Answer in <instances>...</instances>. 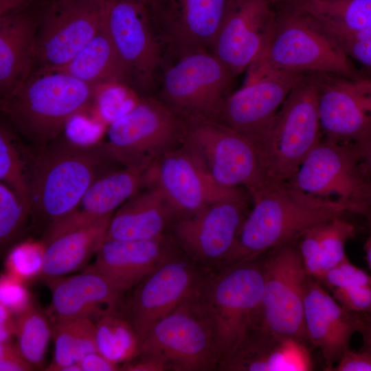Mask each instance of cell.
<instances>
[{"label": "cell", "mask_w": 371, "mask_h": 371, "mask_svg": "<svg viewBox=\"0 0 371 371\" xmlns=\"http://www.w3.org/2000/svg\"><path fill=\"white\" fill-rule=\"evenodd\" d=\"M251 209L223 267L255 260L296 242L311 227L351 212L349 205L306 193L287 181L267 180L249 194Z\"/></svg>", "instance_id": "1"}, {"label": "cell", "mask_w": 371, "mask_h": 371, "mask_svg": "<svg viewBox=\"0 0 371 371\" xmlns=\"http://www.w3.org/2000/svg\"><path fill=\"white\" fill-rule=\"evenodd\" d=\"M116 162L103 144L81 147L68 141L38 148L27 159L30 216L50 225L69 214L98 177Z\"/></svg>", "instance_id": "2"}, {"label": "cell", "mask_w": 371, "mask_h": 371, "mask_svg": "<svg viewBox=\"0 0 371 371\" xmlns=\"http://www.w3.org/2000/svg\"><path fill=\"white\" fill-rule=\"evenodd\" d=\"M271 1L273 30L262 51L247 69L246 78L271 71L331 74L354 81L368 78L313 18Z\"/></svg>", "instance_id": "3"}, {"label": "cell", "mask_w": 371, "mask_h": 371, "mask_svg": "<svg viewBox=\"0 0 371 371\" xmlns=\"http://www.w3.org/2000/svg\"><path fill=\"white\" fill-rule=\"evenodd\" d=\"M95 91L66 73L36 69L15 92L1 98V111L19 134L41 148L91 104Z\"/></svg>", "instance_id": "4"}, {"label": "cell", "mask_w": 371, "mask_h": 371, "mask_svg": "<svg viewBox=\"0 0 371 371\" xmlns=\"http://www.w3.org/2000/svg\"><path fill=\"white\" fill-rule=\"evenodd\" d=\"M264 273L258 258L212 270L198 294L212 324L221 368L260 324Z\"/></svg>", "instance_id": "5"}, {"label": "cell", "mask_w": 371, "mask_h": 371, "mask_svg": "<svg viewBox=\"0 0 371 371\" xmlns=\"http://www.w3.org/2000/svg\"><path fill=\"white\" fill-rule=\"evenodd\" d=\"M319 74H307L280 106L258 150L267 179L287 181L322 140Z\"/></svg>", "instance_id": "6"}, {"label": "cell", "mask_w": 371, "mask_h": 371, "mask_svg": "<svg viewBox=\"0 0 371 371\" xmlns=\"http://www.w3.org/2000/svg\"><path fill=\"white\" fill-rule=\"evenodd\" d=\"M186 126L155 96L146 95L109 124L103 144L124 168L146 172L183 143Z\"/></svg>", "instance_id": "7"}, {"label": "cell", "mask_w": 371, "mask_h": 371, "mask_svg": "<svg viewBox=\"0 0 371 371\" xmlns=\"http://www.w3.org/2000/svg\"><path fill=\"white\" fill-rule=\"evenodd\" d=\"M164 66L155 97L185 122L220 120L235 76L210 51Z\"/></svg>", "instance_id": "8"}, {"label": "cell", "mask_w": 371, "mask_h": 371, "mask_svg": "<svg viewBox=\"0 0 371 371\" xmlns=\"http://www.w3.org/2000/svg\"><path fill=\"white\" fill-rule=\"evenodd\" d=\"M198 290L150 328L139 344L138 355L159 359L170 370L218 368L212 324Z\"/></svg>", "instance_id": "9"}, {"label": "cell", "mask_w": 371, "mask_h": 371, "mask_svg": "<svg viewBox=\"0 0 371 371\" xmlns=\"http://www.w3.org/2000/svg\"><path fill=\"white\" fill-rule=\"evenodd\" d=\"M264 273L260 328L275 337L308 341L304 326V297L310 276L297 241L282 245L261 260Z\"/></svg>", "instance_id": "10"}, {"label": "cell", "mask_w": 371, "mask_h": 371, "mask_svg": "<svg viewBox=\"0 0 371 371\" xmlns=\"http://www.w3.org/2000/svg\"><path fill=\"white\" fill-rule=\"evenodd\" d=\"M104 24L125 65L130 86L150 95L166 54L148 7L137 0H106Z\"/></svg>", "instance_id": "11"}, {"label": "cell", "mask_w": 371, "mask_h": 371, "mask_svg": "<svg viewBox=\"0 0 371 371\" xmlns=\"http://www.w3.org/2000/svg\"><path fill=\"white\" fill-rule=\"evenodd\" d=\"M186 124L183 142L218 184L243 188L250 194L268 180L256 146L245 136L219 120Z\"/></svg>", "instance_id": "12"}, {"label": "cell", "mask_w": 371, "mask_h": 371, "mask_svg": "<svg viewBox=\"0 0 371 371\" xmlns=\"http://www.w3.org/2000/svg\"><path fill=\"white\" fill-rule=\"evenodd\" d=\"M248 192L210 204L175 221L171 237L187 256L204 268L221 269L232 251L249 210Z\"/></svg>", "instance_id": "13"}, {"label": "cell", "mask_w": 371, "mask_h": 371, "mask_svg": "<svg viewBox=\"0 0 371 371\" xmlns=\"http://www.w3.org/2000/svg\"><path fill=\"white\" fill-rule=\"evenodd\" d=\"M106 0H43L36 36V69L66 65L98 34Z\"/></svg>", "instance_id": "14"}, {"label": "cell", "mask_w": 371, "mask_h": 371, "mask_svg": "<svg viewBox=\"0 0 371 371\" xmlns=\"http://www.w3.org/2000/svg\"><path fill=\"white\" fill-rule=\"evenodd\" d=\"M211 271L176 251L137 284L128 320L140 343L157 322L196 291Z\"/></svg>", "instance_id": "15"}, {"label": "cell", "mask_w": 371, "mask_h": 371, "mask_svg": "<svg viewBox=\"0 0 371 371\" xmlns=\"http://www.w3.org/2000/svg\"><path fill=\"white\" fill-rule=\"evenodd\" d=\"M148 175L149 186H157L162 192L175 221L245 189L218 184L200 157L183 142L163 155L149 169Z\"/></svg>", "instance_id": "16"}, {"label": "cell", "mask_w": 371, "mask_h": 371, "mask_svg": "<svg viewBox=\"0 0 371 371\" xmlns=\"http://www.w3.org/2000/svg\"><path fill=\"white\" fill-rule=\"evenodd\" d=\"M229 0H155L148 7L166 60L210 51Z\"/></svg>", "instance_id": "17"}, {"label": "cell", "mask_w": 371, "mask_h": 371, "mask_svg": "<svg viewBox=\"0 0 371 371\" xmlns=\"http://www.w3.org/2000/svg\"><path fill=\"white\" fill-rule=\"evenodd\" d=\"M307 74L271 71L245 79L226 98L220 120L258 146L286 97Z\"/></svg>", "instance_id": "18"}, {"label": "cell", "mask_w": 371, "mask_h": 371, "mask_svg": "<svg viewBox=\"0 0 371 371\" xmlns=\"http://www.w3.org/2000/svg\"><path fill=\"white\" fill-rule=\"evenodd\" d=\"M367 180L352 142L324 139L310 151L288 181L314 196L330 199L335 195L353 212Z\"/></svg>", "instance_id": "19"}, {"label": "cell", "mask_w": 371, "mask_h": 371, "mask_svg": "<svg viewBox=\"0 0 371 371\" xmlns=\"http://www.w3.org/2000/svg\"><path fill=\"white\" fill-rule=\"evenodd\" d=\"M274 23L271 0H229L211 52L236 77L262 51Z\"/></svg>", "instance_id": "20"}, {"label": "cell", "mask_w": 371, "mask_h": 371, "mask_svg": "<svg viewBox=\"0 0 371 371\" xmlns=\"http://www.w3.org/2000/svg\"><path fill=\"white\" fill-rule=\"evenodd\" d=\"M319 77L317 106L324 139L356 142L371 126V87L331 74Z\"/></svg>", "instance_id": "21"}, {"label": "cell", "mask_w": 371, "mask_h": 371, "mask_svg": "<svg viewBox=\"0 0 371 371\" xmlns=\"http://www.w3.org/2000/svg\"><path fill=\"white\" fill-rule=\"evenodd\" d=\"M304 317L308 341L320 351L326 370H332L350 349L352 336L361 332L362 316L344 308L320 282L310 277L305 293Z\"/></svg>", "instance_id": "22"}, {"label": "cell", "mask_w": 371, "mask_h": 371, "mask_svg": "<svg viewBox=\"0 0 371 371\" xmlns=\"http://www.w3.org/2000/svg\"><path fill=\"white\" fill-rule=\"evenodd\" d=\"M171 236L152 239H104L89 268L106 278L124 293L137 285L176 250Z\"/></svg>", "instance_id": "23"}, {"label": "cell", "mask_w": 371, "mask_h": 371, "mask_svg": "<svg viewBox=\"0 0 371 371\" xmlns=\"http://www.w3.org/2000/svg\"><path fill=\"white\" fill-rule=\"evenodd\" d=\"M51 293L47 312L52 323L64 319L93 317L115 312L122 294L100 273L85 271L45 280Z\"/></svg>", "instance_id": "24"}, {"label": "cell", "mask_w": 371, "mask_h": 371, "mask_svg": "<svg viewBox=\"0 0 371 371\" xmlns=\"http://www.w3.org/2000/svg\"><path fill=\"white\" fill-rule=\"evenodd\" d=\"M41 3L0 17L1 98L15 92L34 71Z\"/></svg>", "instance_id": "25"}, {"label": "cell", "mask_w": 371, "mask_h": 371, "mask_svg": "<svg viewBox=\"0 0 371 371\" xmlns=\"http://www.w3.org/2000/svg\"><path fill=\"white\" fill-rule=\"evenodd\" d=\"M113 214L91 222L45 232V280L67 276L81 269L104 242Z\"/></svg>", "instance_id": "26"}, {"label": "cell", "mask_w": 371, "mask_h": 371, "mask_svg": "<svg viewBox=\"0 0 371 371\" xmlns=\"http://www.w3.org/2000/svg\"><path fill=\"white\" fill-rule=\"evenodd\" d=\"M148 186V170L126 168L111 170L92 183L69 214L45 231L80 225L113 214L116 208Z\"/></svg>", "instance_id": "27"}, {"label": "cell", "mask_w": 371, "mask_h": 371, "mask_svg": "<svg viewBox=\"0 0 371 371\" xmlns=\"http://www.w3.org/2000/svg\"><path fill=\"white\" fill-rule=\"evenodd\" d=\"M313 361L306 342L253 330L221 368L240 371H309Z\"/></svg>", "instance_id": "28"}, {"label": "cell", "mask_w": 371, "mask_h": 371, "mask_svg": "<svg viewBox=\"0 0 371 371\" xmlns=\"http://www.w3.org/2000/svg\"><path fill=\"white\" fill-rule=\"evenodd\" d=\"M173 212L160 190L150 185L124 202L112 216L106 239L137 240L164 235Z\"/></svg>", "instance_id": "29"}, {"label": "cell", "mask_w": 371, "mask_h": 371, "mask_svg": "<svg viewBox=\"0 0 371 371\" xmlns=\"http://www.w3.org/2000/svg\"><path fill=\"white\" fill-rule=\"evenodd\" d=\"M355 226L342 216L318 223L297 240L308 275L320 282L326 273L346 257V243L355 236Z\"/></svg>", "instance_id": "30"}, {"label": "cell", "mask_w": 371, "mask_h": 371, "mask_svg": "<svg viewBox=\"0 0 371 371\" xmlns=\"http://www.w3.org/2000/svg\"><path fill=\"white\" fill-rule=\"evenodd\" d=\"M98 88L100 85H129L125 65L103 23L91 41L66 65L54 69Z\"/></svg>", "instance_id": "31"}, {"label": "cell", "mask_w": 371, "mask_h": 371, "mask_svg": "<svg viewBox=\"0 0 371 371\" xmlns=\"http://www.w3.org/2000/svg\"><path fill=\"white\" fill-rule=\"evenodd\" d=\"M313 18L333 39L371 25V0H276Z\"/></svg>", "instance_id": "32"}, {"label": "cell", "mask_w": 371, "mask_h": 371, "mask_svg": "<svg viewBox=\"0 0 371 371\" xmlns=\"http://www.w3.org/2000/svg\"><path fill=\"white\" fill-rule=\"evenodd\" d=\"M54 359L47 370L62 371L78 363L89 353L96 352L95 322L89 317H78L52 324Z\"/></svg>", "instance_id": "33"}, {"label": "cell", "mask_w": 371, "mask_h": 371, "mask_svg": "<svg viewBox=\"0 0 371 371\" xmlns=\"http://www.w3.org/2000/svg\"><path fill=\"white\" fill-rule=\"evenodd\" d=\"M95 326L97 351L107 359L118 365L138 355L140 342L128 319L112 312L97 319Z\"/></svg>", "instance_id": "34"}, {"label": "cell", "mask_w": 371, "mask_h": 371, "mask_svg": "<svg viewBox=\"0 0 371 371\" xmlns=\"http://www.w3.org/2000/svg\"><path fill=\"white\" fill-rule=\"evenodd\" d=\"M15 345L22 357L34 368L43 365L52 326L49 317L35 304L15 315Z\"/></svg>", "instance_id": "35"}, {"label": "cell", "mask_w": 371, "mask_h": 371, "mask_svg": "<svg viewBox=\"0 0 371 371\" xmlns=\"http://www.w3.org/2000/svg\"><path fill=\"white\" fill-rule=\"evenodd\" d=\"M27 159L22 157L9 128L0 126V179L30 210Z\"/></svg>", "instance_id": "36"}, {"label": "cell", "mask_w": 371, "mask_h": 371, "mask_svg": "<svg viewBox=\"0 0 371 371\" xmlns=\"http://www.w3.org/2000/svg\"><path fill=\"white\" fill-rule=\"evenodd\" d=\"M30 210L5 183H0V246L5 249L25 229Z\"/></svg>", "instance_id": "37"}, {"label": "cell", "mask_w": 371, "mask_h": 371, "mask_svg": "<svg viewBox=\"0 0 371 371\" xmlns=\"http://www.w3.org/2000/svg\"><path fill=\"white\" fill-rule=\"evenodd\" d=\"M45 244L43 240H28L13 247L5 259L8 273L25 282L43 271Z\"/></svg>", "instance_id": "38"}, {"label": "cell", "mask_w": 371, "mask_h": 371, "mask_svg": "<svg viewBox=\"0 0 371 371\" xmlns=\"http://www.w3.org/2000/svg\"><path fill=\"white\" fill-rule=\"evenodd\" d=\"M335 300L348 311L371 316V274L363 270L350 285L331 291Z\"/></svg>", "instance_id": "39"}, {"label": "cell", "mask_w": 371, "mask_h": 371, "mask_svg": "<svg viewBox=\"0 0 371 371\" xmlns=\"http://www.w3.org/2000/svg\"><path fill=\"white\" fill-rule=\"evenodd\" d=\"M24 281L6 273L0 279V304L16 315L32 302Z\"/></svg>", "instance_id": "40"}, {"label": "cell", "mask_w": 371, "mask_h": 371, "mask_svg": "<svg viewBox=\"0 0 371 371\" xmlns=\"http://www.w3.org/2000/svg\"><path fill=\"white\" fill-rule=\"evenodd\" d=\"M33 368L22 357L12 341L0 343L1 371H28Z\"/></svg>", "instance_id": "41"}, {"label": "cell", "mask_w": 371, "mask_h": 371, "mask_svg": "<svg viewBox=\"0 0 371 371\" xmlns=\"http://www.w3.org/2000/svg\"><path fill=\"white\" fill-rule=\"evenodd\" d=\"M333 371H371V352L349 349L333 368Z\"/></svg>", "instance_id": "42"}, {"label": "cell", "mask_w": 371, "mask_h": 371, "mask_svg": "<svg viewBox=\"0 0 371 371\" xmlns=\"http://www.w3.org/2000/svg\"><path fill=\"white\" fill-rule=\"evenodd\" d=\"M348 56L371 69V39L348 42L340 46Z\"/></svg>", "instance_id": "43"}, {"label": "cell", "mask_w": 371, "mask_h": 371, "mask_svg": "<svg viewBox=\"0 0 371 371\" xmlns=\"http://www.w3.org/2000/svg\"><path fill=\"white\" fill-rule=\"evenodd\" d=\"M352 143L363 175L368 179H371V126L363 136Z\"/></svg>", "instance_id": "44"}, {"label": "cell", "mask_w": 371, "mask_h": 371, "mask_svg": "<svg viewBox=\"0 0 371 371\" xmlns=\"http://www.w3.org/2000/svg\"><path fill=\"white\" fill-rule=\"evenodd\" d=\"M122 370L128 371H164L170 370V368L164 361L159 359L137 355L132 360L125 363Z\"/></svg>", "instance_id": "45"}, {"label": "cell", "mask_w": 371, "mask_h": 371, "mask_svg": "<svg viewBox=\"0 0 371 371\" xmlns=\"http://www.w3.org/2000/svg\"><path fill=\"white\" fill-rule=\"evenodd\" d=\"M82 371H115L120 370V367L98 351L89 353L79 362Z\"/></svg>", "instance_id": "46"}, {"label": "cell", "mask_w": 371, "mask_h": 371, "mask_svg": "<svg viewBox=\"0 0 371 371\" xmlns=\"http://www.w3.org/2000/svg\"><path fill=\"white\" fill-rule=\"evenodd\" d=\"M15 315L4 305L0 304V343L12 341L15 336Z\"/></svg>", "instance_id": "47"}, {"label": "cell", "mask_w": 371, "mask_h": 371, "mask_svg": "<svg viewBox=\"0 0 371 371\" xmlns=\"http://www.w3.org/2000/svg\"><path fill=\"white\" fill-rule=\"evenodd\" d=\"M43 0H0V17L25 10Z\"/></svg>", "instance_id": "48"}, {"label": "cell", "mask_w": 371, "mask_h": 371, "mask_svg": "<svg viewBox=\"0 0 371 371\" xmlns=\"http://www.w3.org/2000/svg\"><path fill=\"white\" fill-rule=\"evenodd\" d=\"M354 212L363 215L371 224V179L366 182L355 204Z\"/></svg>", "instance_id": "49"}, {"label": "cell", "mask_w": 371, "mask_h": 371, "mask_svg": "<svg viewBox=\"0 0 371 371\" xmlns=\"http://www.w3.org/2000/svg\"><path fill=\"white\" fill-rule=\"evenodd\" d=\"M366 39H371V25L333 40L340 47L343 44L348 42Z\"/></svg>", "instance_id": "50"}, {"label": "cell", "mask_w": 371, "mask_h": 371, "mask_svg": "<svg viewBox=\"0 0 371 371\" xmlns=\"http://www.w3.org/2000/svg\"><path fill=\"white\" fill-rule=\"evenodd\" d=\"M363 328L359 333L361 334L363 345L361 349L371 352V316H362Z\"/></svg>", "instance_id": "51"}, {"label": "cell", "mask_w": 371, "mask_h": 371, "mask_svg": "<svg viewBox=\"0 0 371 371\" xmlns=\"http://www.w3.org/2000/svg\"><path fill=\"white\" fill-rule=\"evenodd\" d=\"M370 234L364 244L363 250L365 252L366 260L371 271V224H369Z\"/></svg>", "instance_id": "52"}, {"label": "cell", "mask_w": 371, "mask_h": 371, "mask_svg": "<svg viewBox=\"0 0 371 371\" xmlns=\"http://www.w3.org/2000/svg\"><path fill=\"white\" fill-rule=\"evenodd\" d=\"M360 82L366 87H371V78H368L360 80Z\"/></svg>", "instance_id": "53"}, {"label": "cell", "mask_w": 371, "mask_h": 371, "mask_svg": "<svg viewBox=\"0 0 371 371\" xmlns=\"http://www.w3.org/2000/svg\"><path fill=\"white\" fill-rule=\"evenodd\" d=\"M149 7L155 0H137Z\"/></svg>", "instance_id": "54"}]
</instances>
